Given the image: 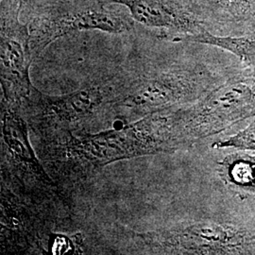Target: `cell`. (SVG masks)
Here are the masks:
<instances>
[{
	"instance_id": "30bf717a",
	"label": "cell",
	"mask_w": 255,
	"mask_h": 255,
	"mask_svg": "<svg viewBox=\"0 0 255 255\" xmlns=\"http://www.w3.org/2000/svg\"><path fill=\"white\" fill-rule=\"evenodd\" d=\"M1 246L9 254H21L41 242L42 214L1 185ZM40 245V244H38Z\"/></svg>"
},
{
	"instance_id": "9c48e42d",
	"label": "cell",
	"mask_w": 255,
	"mask_h": 255,
	"mask_svg": "<svg viewBox=\"0 0 255 255\" xmlns=\"http://www.w3.org/2000/svg\"><path fill=\"white\" fill-rule=\"evenodd\" d=\"M105 3L125 7L134 22L172 42H182L207 30L188 0H105Z\"/></svg>"
},
{
	"instance_id": "ba28073f",
	"label": "cell",
	"mask_w": 255,
	"mask_h": 255,
	"mask_svg": "<svg viewBox=\"0 0 255 255\" xmlns=\"http://www.w3.org/2000/svg\"><path fill=\"white\" fill-rule=\"evenodd\" d=\"M24 0H1L0 73L1 99L20 106L30 96L33 85L29 68L34 61L27 23L20 20Z\"/></svg>"
},
{
	"instance_id": "5b68a950",
	"label": "cell",
	"mask_w": 255,
	"mask_h": 255,
	"mask_svg": "<svg viewBox=\"0 0 255 255\" xmlns=\"http://www.w3.org/2000/svg\"><path fill=\"white\" fill-rule=\"evenodd\" d=\"M121 87L111 83L86 85L62 96H49L33 87L21 106L27 125L41 140L73 132L82 123L94 119L106 106H112Z\"/></svg>"
},
{
	"instance_id": "5bb4252c",
	"label": "cell",
	"mask_w": 255,
	"mask_h": 255,
	"mask_svg": "<svg viewBox=\"0 0 255 255\" xmlns=\"http://www.w3.org/2000/svg\"><path fill=\"white\" fill-rule=\"evenodd\" d=\"M214 147H236L245 150H255V119L246 128L225 141L215 143Z\"/></svg>"
},
{
	"instance_id": "6da1fadb",
	"label": "cell",
	"mask_w": 255,
	"mask_h": 255,
	"mask_svg": "<svg viewBox=\"0 0 255 255\" xmlns=\"http://www.w3.org/2000/svg\"><path fill=\"white\" fill-rule=\"evenodd\" d=\"M185 146L174 125L173 110L153 113L119 129L66 132L42 140L40 158L61 185L86 182L119 161L174 152Z\"/></svg>"
},
{
	"instance_id": "7a4b0ae2",
	"label": "cell",
	"mask_w": 255,
	"mask_h": 255,
	"mask_svg": "<svg viewBox=\"0 0 255 255\" xmlns=\"http://www.w3.org/2000/svg\"><path fill=\"white\" fill-rule=\"evenodd\" d=\"M21 106L1 99V182L40 213L65 206L63 190L44 168L30 144Z\"/></svg>"
},
{
	"instance_id": "7c38bea8",
	"label": "cell",
	"mask_w": 255,
	"mask_h": 255,
	"mask_svg": "<svg viewBox=\"0 0 255 255\" xmlns=\"http://www.w3.org/2000/svg\"><path fill=\"white\" fill-rule=\"evenodd\" d=\"M182 42L215 46L235 55L244 67L255 75V30L244 35H218L203 30Z\"/></svg>"
},
{
	"instance_id": "8992f818",
	"label": "cell",
	"mask_w": 255,
	"mask_h": 255,
	"mask_svg": "<svg viewBox=\"0 0 255 255\" xmlns=\"http://www.w3.org/2000/svg\"><path fill=\"white\" fill-rule=\"evenodd\" d=\"M156 255H245L255 243L245 231L204 221L134 234Z\"/></svg>"
},
{
	"instance_id": "8fae6325",
	"label": "cell",
	"mask_w": 255,
	"mask_h": 255,
	"mask_svg": "<svg viewBox=\"0 0 255 255\" xmlns=\"http://www.w3.org/2000/svg\"><path fill=\"white\" fill-rule=\"evenodd\" d=\"M206 29L238 36L255 30V0H188Z\"/></svg>"
},
{
	"instance_id": "4fadbf2b",
	"label": "cell",
	"mask_w": 255,
	"mask_h": 255,
	"mask_svg": "<svg viewBox=\"0 0 255 255\" xmlns=\"http://www.w3.org/2000/svg\"><path fill=\"white\" fill-rule=\"evenodd\" d=\"M221 165L227 182L241 191L255 192V156H229Z\"/></svg>"
},
{
	"instance_id": "52a82bcc",
	"label": "cell",
	"mask_w": 255,
	"mask_h": 255,
	"mask_svg": "<svg viewBox=\"0 0 255 255\" xmlns=\"http://www.w3.org/2000/svg\"><path fill=\"white\" fill-rule=\"evenodd\" d=\"M104 1L64 8L53 7L39 13L28 25L30 48L36 59L47 46L61 37L78 31L101 30L119 34L131 29L133 20Z\"/></svg>"
},
{
	"instance_id": "277c9868",
	"label": "cell",
	"mask_w": 255,
	"mask_h": 255,
	"mask_svg": "<svg viewBox=\"0 0 255 255\" xmlns=\"http://www.w3.org/2000/svg\"><path fill=\"white\" fill-rule=\"evenodd\" d=\"M255 115V75L244 67L199 101L173 110V120L184 144L191 146Z\"/></svg>"
},
{
	"instance_id": "3957f363",
	"label": "cell",
	"mask_w": 255,
	"mask_h": 255,
	"mask_svg": "<svg viewBox=\"0 0 255 255\" xmlns=\"http://www.w3.org/2000/svg\"><path fill=\"white\" fill-rule=\"evenodd\" d=\"M227 78L201 63H175L122 87L113 108L139 119L182 108L199 101Z\"/></svg>"
}]
</instances>
